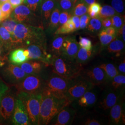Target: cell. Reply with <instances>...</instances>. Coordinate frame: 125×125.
I'll use <instances>...</instances> for the list:
<instances>
[{
    "label": "cell",
    "mask_w": 125,
    "mask_h": 125,
    "mask_svg": "<svg viewBox=\"0 0 125 125\" xmlns=\"http://www.w3.org/2000/svg\"><path fill=\"white\" fill-rule=\"evenodd\" d=\"M11 35L15 48H24L32 44L44 45L45 35L40 27L19 23Z\"/></svg>",
    "instance_id": "1"
},
{
    "label": "cell",
    "mask_w": 125,
    "mask_h": 125,
    "mask_svg": "<svg viewBox=\"0 0 125 125\" xmlns=\"http://www.w3.org/2000/svg\"><path fill=\"white\" fill-rule=\"evenodd\" d=\"M41 94L38 125H47L71 101L58 98L44 88Z\"/></svg>",
    "instance_id": "2"
},
{
    "label": "cell",
    "mask_w": 125,
    "mask_h": 125,
    "mask_svg": "<svg viewBox=\"0 0 125 125\" xmlns=\"http://www.w3.org/2000/svg\"><path fill=\"white\" fill-rule=\"evenodd\" d=\"M8 55L0 58V78L11 86L18 84L27 75L19 66L9 62Z\"/></svg>",
    "instance_id": "3"
},
{
    "label": "cell",
    "mask_w": 125,
    "mask_h": 125,
    "mask_svg": "<svg viewBox=\"0 0 125 125\" xmlns=\"http://www.w3.org/2000/svg\"><path fill=\"white\" fill-rule=\"evenodd\" d=\"M17 98L20 99L26 108L30 124L38 125L40 111L41 93L29 94L24 92H17Z\"/></svg>",
    "instance_id": "4"
},
{
    "label": "cell",
    "mask_w": 125,
    "mask_h": 125,
    "mask_svg": "<svg viewBox=\"0 0 125 125\" xmlns=\"http://www.w3.org/2000/svg\"><path fill=\"white\" fill-rule=\"evenodd\" d=\"M17 91L14 86H9L0 104V124H12V119L15 102L17 98Z\"/></svg>",
    "instance_id": "5"
},
{
    "label": "cell",
    "mask_w": 125,
    "mask_h": 125,
    "mask_svg": "<svg viewBox=\"0 0 125 125\" xmlns=\"http://www.w3.org/2000/svg\"><path fill=\"white\" fill-rule=\"evenodd\" d=\"M53 72L63 78L70 80L77 77L82 68L67 58H55L51 63Z\"/></svg>",
    "instance_id": "6"
},
{
    "label": "cell",
    "mask_w": 125,
    "mask_h": 125,
    "mask_svg": "<svg viewBox=\"0 0 125 125\" xmlns=\"http://www.w3.org/2000/svg\"><path fill=\"white\" fill-rule=\"evenodd\" d=\"M45 83L38 75H27L18 84L14 85L17 92H24L29 94L41 93Z\"/></svg>",
    "instance_id": "7"
},
{
    "label": "cell",
    "mask_w": 125,
    "mask_h": 125,
    "mask_svg": "<svg viewBox=\"0 0 125 125\" xmlns=\"http://www.w3.org/2000/svg\"><path fill=\"white\" fill-rule=\"evenodd\" d=\"M67 80L60 76H52L45 83L44 89L58 98L65 99H68L65 94L69 88Z\"/></svg>",
    "instance_id": "8"
},
{
    "label": "cell",
    "mask_w": 125,
    "mask_h": 125,
    "mask_svg": "<svg viewBox=\"0 0 125 125\" xmlns=\"http://www.w3.org/2000/svg\"><path fill=\"white\" fill-rule=\"evenodd\" d=\"M12 124L30 125V121L26 108L21 101L17 98L12 119Z\"/></svg>",
    "instance_id": "9"
},
{
    "label": "cell",
    "mask_w": 125,
    "mask_h": 125,
    "mask_svg": "<svg viewBox=\"0 0 125 125\" xmlns=\"http://www.w3.org/2000/svg\"><path fill=\"white\" fill-rule=\"evenodd\" d=\"M91 86L92 84L87 80L78 81L71 87L68 88L66 96L70 101L72 99L79 98Z\"/></svg>",
    "instance_id": "10"
},
{
    "label": "cell",
    "mask_w": 125,
    "mask_h": 125,
    "mask_svg": "<svg viewBox=\"0 0 125 125\" xmlns=\"http://www.w3.org/2000/svg\"><path fill=\"white\" fill-rule=\"evenodd\" d=\"M80 46L76 40L72 37L64 38L61 53L64 58L73 60L76 57Z\"/></svg>",
    "instance_id": "11"
},
{
    "label": "cell",
    "mask_w": 125,
    "mask_h": 125,
    "mask_svg": "<svg viewBox=\"0 0 125 125\" xmlns=\"http://www.w3.org/2000/svg\"><path fill=\"white\" fill-rule=\"evenodd\" d=\"M27 49L29 52V60H35L48 64L51 56L47 53L44 45L32 44L28 46Z\"/></svg>",
    "instance_id": "12"
},
{
    "label": "cell",
    "mask_w": 125,
    "mask_h": 125,
    "mask_svg": "<svg viewBox=\"0 0 125 125\" xmlns=\"http://www.w3.org/2000/svg\"><path fill=\"white\" fill-rule=\"evenodd\" d=\"M31 11L27 6L21 5L14 9L12 12V18L17 22L25 23L31 21Z\"/></svg>",
    "instance_id": "13"
},
{
    "label": "cell",
    "mask_w": 125,
    "mask_h": 125,
    "mask_svg": "<svg viewBox=\"0 0 125 125\" xmlns=\"http://www.w3.org/2000/svg\"><path fill=\"white\" fill-rule=\"evenodd\" d=\"M87 80L93 85H100L107 79V76L104 70L99 67H95L86 72Z\"/></svg>",
    "instance_id": "14"
},
{
    "label": "cell",
    "mask_w": 125,
    "mask_h": 125,
    "mask_svg": "<svg viewBox=\"0 0 125 125\" xmlns=\"http://www.w3.org/2000/svg\"><path fill=\"white\" fill-rule=\"evenodd\" d=\"M0 43L6 54L9 55L15 49L11 34L2 26L0 27Z\"/></svg>",
    "instance_id": "15"
},
{
    "label": "cell",
    "mask_w": 125,
    "mask_h": 125,
    "mask_svg": "<svg viewBox=\"0 0 125 125\" xmlns=\"http://www.w3.org/2000/svg\"><path fill=\"white\" fill-rule=\"evenodd\" d=\"M44 62L39 61H30L23 62L19 65L25 73L28 75H38L42 70Z\"/></svg>",
    "instance_id": "16"
},
{
    "label": "cell",
    "mask_w": 125,
    "mask_h": 125,
    "mask_svg": "<svg viewBox=\"0 0 125 125\" xmlns=\"http://www.w3.org/2000/svg\"><path fill=\"white\" fill-rule=\"evenodd\" d=\"M24 50V48H17L11 51L8 55L9 62L14 64L19 65L28 61V58L23 54Z\"/></svg>",
    "instance_id": "17"
},
{
    "label": "cell",
    "mask_w": 125,
    "mask_h": 125,
    "mask_svg": "<svg viewBox=\"0 0 125 125\" xmlns=\"http://www.w3.org/2000/svg\"><path fill=\"white\" fill-rule=\"evenodd\" d=\"M57 5L56 0H45L41 6V13L45 21L49 20L51 14Z\"/></svg>",
    "instance_id": "18"
},
{
    "label": "cell",
    "mask_w": 125,
    "mask_h": 125,
    "mask_svg": "<svg viewBox=\"0 0 125 125\" xmlns=\"http://www.w3.org/2000/svg\"><path fill=\"white\" fill-rule=\"evenodd\" d=\"M58 114L57 120L54 125H67L72 121V114L69 109H62Z\"/></svg>",
    "instance_id": "19"
},
{
    "label": "cell",
    "mask_w": 125,
    "mask_h": 125,
    "mask_svg": "<svg viewBox=\"0 0 125 125\" xmlns=\"http://www.w3.org/2000/svg\"><path fill=\"white\" fill-rule=\"evenodd\" d=\"M96 97L93 92L86 91L78 101V104L82 107H88L94 104L96 102Z\"/></svg>",
    "instance_id": "20"
},
{
    "label": "cell",
    "mask_w": 125,
    "mask_h": 125,
    "mask_svg": "<svg viewBox=\"0 0 125 125\" xmlns=\"http://www.w3.org/2000/svg\"><path fill=\"white\" fill-rule=\"evenodd\" d=\"M76 28L74 24L72 21V17L69 18L64 24L61 25L58 27L55 31V34H67L75 31Z\"/></svg>",
    "instance_id": "21"
},
{
    "label": "cell",
    "mask_w": 125,
    "mask_h": 125,
    "mask_svg": "<svg viewBox=\"0 0 125 125\" xmlns=\"http://www.w3.org/2000/svg\"><path fill=\"white\" fill-rule=\"evenodd\" d=\"M117 101V97L114 93H110L100 103L101 107L105 110L109 109L114 106Z\"/></svg>",
    "instance_id": "22"
},
{
    "label": "cell",
    "mask_w": 125,
    "mask_h": 125,
    "mask_svg": "<svg viewBox=\"0 0 125 125\" xmlns=\"http://www.w3.org/2000/svg\"><path fill=\"white\" fill-rule=\"evenodd\" d=\"M124 48V44L123 41L115 39L109 44L107 49L110 53L119 54Z\"/></svg>",
    "instance_id": "23"
},
{
    "label": "cell",
    "mask_w": 125,
    "mask_h": 125,
    "mask_svg": "<svg viewBox=\"0 0 125 125\" xmlns=\"http://www.w3.org/2000/svg\"><path fill=\"white\" fill-rule=\"evenodd\" d=\"M60 13V9L57 4L56 7L52 11L50 16L49 26L52 29L57 28L59 25V14Z\"/></svg>",
    "instance_id": "24"
},
{
    "label": "cell",
    "mask_w": 125,
    "mask_h": 125,
    "mask_svg": "<svg viewBox=\"0 0 125 125\" xmlns=\"http://www.w3.org/2000/svg\"><path fill=\"white\" fill-rule=\"evenodd\" d=\"M111 108L110 117L111 119L115 123L118 124L121 120L123 114L121 106L120 104H115Z\"/></svg>",
    "instance_id": "25"
},
{
    "label": "cell",
    "mask_w": 125,
    "mask_h": 125,
    "mask_svg": "<svg viewBox=\"0 0 125 125\" xmlns=\"http://www.w3.org/2000/svg\"><path fill=\"white\" fill-rule=\"evenodd\" d=\"M92 55V50H88L80 47L76 55V61L78 62L83 63L89 60Z\"/></svg>",
    "instance_id": "26"
},
{
    "label": "cell",
    "mask_w": 125,
    "mask_h": 125,
    "mask_svg": "<svg viewBox=\"0 0 125 125\" xmlns=\"http://www.w3.org/2000/svg\"><path fill=\"white\" fill-rule=\"evenodd\" d=\"M99 67L104 70L107 77L109 78H113L115 76L119 74V72L116 67L112 63H103Z\"/></svg>",
    "instance_id": "27"
},
{
    "label": "cell",
    "mask_w": 125,
    "mask_h": 125,
    "mask_svg": "<svg viewBox=\"0 0 125 125\" xmlns=\"http://www.w3.org/2000/svg\"><path fill=\"white\" fill-rule=\"evenodd\" d=\"M116 13L115 10L112 6L109 5H104L101 8L99 13L98 18L102 20L106 18H110L115 15Z\"/></svg>",
    "instance_id": "28"
},
{
    "label": "cell",
    "mask_w": 125,
    "mask_h": 125,
    "mask_svg": "<svg viewBox=\"0 0 125 125\" xmlns=\"http://www.w3.org/2000/svg\"><path fill=\"white\" fill-rule=\"evenodd\" d=\"M73 8V14L79 17L87 13L88 6L83 2L80 1Z\"/></svg>",
    "instance_id": "29"
},
{
    "label": "cell",
    "mask_w": 125,
    "mask_h": 125,
    "mask_svg": "<svg viewBox=\"0 0 125 125\" xmlns=\"http://www.w3.org/2000/svg\"><path fill=\"white\" fill-rule=\"evenodd\" d=\"M102 8L99 3L94 2L88 6L87 12L90 18H98L99 13Z\"/></svg>",
    "instance_id": "30"
},
{
    "label": "cell",
    "mask_w": 125,
    "mask_h": 125,
    "mask_svg": "<svg viewBox=\"0 0 125 125\" xmlns=\"http://www.w3.org/2000/svg\"><path fill=\"white\" fill-rule=\"evenodd\" d=\"M0 8L3 15V21L10 17L14 9L9 1L0 3Z\"/></svg>",
    "instance_id": "31"
},
{
    "label": "cell",
    "mask_w": 125,
    "mask_h": 125,
    "mask_svg": "<svg viewBox=\"0 0 125 125\" xmlns=\"http://www.w3.org/2000/svg\"><path fill=\"white\" fill-rule=\"evenodd\" d=\"M2 21V22L1 24V26L4 27L12 35L17 24V21H16L13 18H11L10 17Z\"/></svg>",
    "instance_id": "32"
},
{
    "label": "cell",
    "mask_w": 125,
    "mask_h": 125,
    "mask_svg": "<svg viewBox=\"0 0 125 125\" xmlns=\"http://www.w3.org/2000/svg\"><path fill=\"white\" fill-rule=\"evenodd\" d=\"M88 25V30L92 32L98 31L102 27V21L99 18H92L89 21Z\"/></svg>",
    "instance_id": "33"
},
{
    "label": "cell",
    "mask_w": 125,
    "mask_h": 125,
    "mask_svg": "<svg viewBox=\"0 0 125 125\" xmlns=\"http://www.w3.org/2000/svg\"><path fill=\"white\" fill-rule=\"evenodd\" d=\"M99 39L102 45L104 46H106L108 45L113 40L115 39V36L110 35L108 34L103 29L100 32L99 34Z\"/></svg>",
    "instance_id": "34"
},
{
    "label": "cell",
    "mask_w": 125,
    "mask_h": 125,
    "mask_svg": "<svg viewBox=\"0 0 125 125\" xmlns=\"http://www.w3.org/2000/svg\"><path fill=\"white\" fill-rule=\"evenodd\" d=\"M64 38L59 37L53 41L52 44V50L57 55L61 53V48Z\"/></svg>",
    "instance_id": "35"
},
{
    "label": "cell",
    "mask_w": 125,
    "mask_h": 125,
    "mask_svg": "<svg viewBox=\"0 0 125 125\" xmlns=\"http://www.w3.org/2000/svg\"><path fill=\"white\" fill-rule=\"evenodd\" d=\"M111 5L117 13L122 14L124 12V4L123 0H112Z\"/></svg>",
    "instance_id": "36"
},
{
    "label": "cell",
    "mask_w": 125,
    "mask_h": 125,
    "mask_svg": "<svg viewBox=\"0 0 125 125\" xmlns=\"http://www.w3.org/2000/svg\"><path fill=\"white\" fill-rule=\"evenodd\" d=\"M58 6L63 11L70 12L73 9L74 4L72 0H60Z\"/></svg>",
    "instance_id": "37"
},
{
    "label": "cell",
    "mask_w": 125,
    "mask_h": 125,
    "mask_svg": "<svg viewBox=\"0 0 125 125\" xmlns=\"http://www.w3.org/2000/svg\"><path fill=\"white\" fill-rule=\"evenodd\" d=\"M42 0H26L27 6L33 12H36L42 3Z\"/></svg>",
    "instance_id": "38"
},
{
    "label": "cell",
    "mask_w": 125,
    "mask_h": 125,
    "mask_svg": "<svg viewBox=\"0 0 125 125\" xmlns=\"http://www.w3.org/2000/svg\"><path fill=\"white\" fill-rule=\"evenodd\" d=\"M110 19L112 21V26L115 29H119L123 24V19L121 15L115 14L111 17Z\"/></svg>",
    "instance_id": "39"
},
{
    "label": "cell",
    "mask_w": 125,
    "mask_h": 125,
    "mask_svg": "<svg viewBox=\"0 0 125 125\" xmlns=\"http://www.w3.org/2000/svg\"><path fill=\"white\" fill-rule=\"evenodd\" d=\"M125 76L123 75H117L113 78L112 84L113 87L117 89L122 85L125 84Z\"/></svg>",
    "instance_id": "40"
},
{
    "label": "cell",
    "mask_w": 125,
    "mask_h": 125,
    "mask_svg": "<svg viewBox=\"0 0 125 125\" xmlns=\"http://www.w3.org/2000/svg\"><path fill=\"white\" fill-rule=\"evenodd\" d=\"M78 44L81 47L84 48L88 50H91L92 48L91 41L87 38L80 36L79 37V41Z\"/></svg>",
    "instance_id": "41"
},
{
    "label": "cell",
    "mask_w": 125,
    "mask_h": 125,
    "mask_svg": "<svg viewBox=\"0 0 125 125\" xmlns=\"http://www.w3.org/2000/svg\"><path fill=\"white\" fill-rule=\"evenodd\" d=\"M72 17V14L69 12L63 11L59 14V24L62 25L64 24L68 21V20Z\"/></svg>",
    "instance_id": "42"
},
{
    "label": "cell",
    "mask_w": 125,
    "mask_h": 125,
    "mask_svg": "<svg viewBox=\"0 0 125 125\" xmlns=\"http://www.w3.org/2000/svg\"><path fill=\"white\" fill-rule=\"evenodd\" d=\"M90 17L89 14H84L82 16H81L80 18V28L84 29L87 27L89 21Z\"/></svg>",
    "instance_id": "43"
},
{
    "label": "cell",
    "mask_w": 125,
    "mask_h": 125,
    "mask_svg": "<svg viewBox=\"0 0 125 125\" xmlns=\"http://www.w3.org/2000/svg\"><path fill=\"white\" fill-rule=\"evenodd\" d=\"M9 86L7 85L0 78V104L2 98L8 90L9 89Z\"/></svg>",
    "instance_id": "44"
},
{
    "label": "cell",
    "mask_w": 125,
    "mask_h": 125,
    "mask_svg": "<svg viewBox=\"0 0 125 125\" xmlns=\"http://www.w3.org/2000/svg\"><path fill=\"white\" fill-rule=\"evenodd\" d=\"M72 21L74 24L76 30L80 28V18L79 16L74 15L72 17Z\"/></svg>",
    "instance_id": "45"
},
{
    "label": "cell",
    "mask_w": 125,
    "mask_h": 125,
    "mask_svg": "<svg viewBox=\"0 0 125 125\" xmlns=\"http://www.w3.org/2000/svg\"><path fill=\"white\" fill-rule=\"evenodd\" d=\"M102 26L105 27L107 28L108 27L112 26V21L111 19L109 18H106L103 19L102 21Z\"/></svg>",
    "instance_id": "46"
},
{
    "label": "cell",
    "mask_w": 125,
    "mask_h": 125,
    "mask_svg": "<svg viewBox=\"0 0 125 125\" xmlns=\"http://www.w3.org/2000/svg\"><path fill=\"white\" fill-rule=\"evenodd\" d=\"M104 30H105V31H106V32L108 34H109L110 35H113V36L115 35L116 30L114 27H108L107 28H106V29Z\"/></svg>",
    "instance_id": "47"
},
{
    "label": "cell",
    "mask_w": 125,
    "mask_h": 125,
    "mask_svg": "<svg viewBox=\"0 0 125 125\" xmlns=\"http://www.w3.org/2000/svg\"><path fill=\"white\" fill-rule=\"evenodd\" d=\"M9 1L13 7V9L22 4L23 2L22 0H9Z\"/></svg>",
    "instance_id": "48"
},
{
    "label": "cell",
    "mask_w": 125,
    "mask_h": 125,
    "mask_svg": "<svg viewBox=\"0 0 125 125\" xmlns=\"http://www.w3.org/2000/svg\"><path fill=\"white\" fill-rule=\"evenodd\" d=\"M125 23L123 24L122 26L121 27V28L118 29V31L117 32V35H121L122 39L125 42Z\"/></svg>",
    "instance_id": "49"
},
{
    "label": "cell",
    "mask_w": 125,
    "mask_h": 125,
    "mask_svg": "<svg viewBox=\"0 0 125 125\" xmlns=\"http://www.w3.org/2000/svg\"><path fill=\"white\" fill-rule=\"evenodd\" d=\"M85 124L87 125H100L101 123L98 121H96L95 120L88 119L85 122Z\"/></svg>",
    "instance_id": "50"
},
{
    "label": "cell",
    "mask_w": 125,
    "mask_h": 125,
    "mask_svg": "<svg viewBox=\"0 0 125 125\" xmlns=\"http://www.w3.org/2000/svg\"><path fill=\"white\" fill-rule=\"evenodd\" d=\"M119 70L120 72L122 73H125V59L121 62L119 66Z\"/></svg>",
    "instance_id": "51"
},
{
    "label": "cell",
    "mask_w": 125,
    "mask_h": 125,
    "mask_svg": "<svg viewBox=\"0 0 125 125\" xmlns=\"http://www.w3.org/2000/svg\"><path fill=\"white\" fill-rule=\"evenodd\" d=\"M98 0H80V1L83 2L88 6L91 4L93 3H94V2H97Z\"/></svg>",
    "instance_id": "52"
},
{
    "label": "cell",
    "mask_w": 125,
    "mask_h": 125,
    "mask_svg": "<svg viewBox=\"0 0 125 125\" xmlns=\"http://www.w3.org/2000/svg\"><path fill=\"white\" fill-rule=\"evenodd\" d=\"M6 55H8L5 53L4 51V50L3 49L2 45H1L0 43V58L4 57V56H6Z\"/></svg>",
    "instance_id": "53"
},
{
    "label": "cell",
    "mask_w": 125,
    "mask_h": 125,
    "mask_svg": "<svg viewBox=\"0 0 125 125\" xmlns=\"http://www.w3.org/2000/svg\"><path fill=\"white\" fill-rule=\"evenodd\" d=\"M23 54L25 56H26V57H27V58H28V56H29V52L28 51V50L26 49L24 50V51H23Z\"/></svg>",
    "instance_id": "54"
},
{
    "label": "cell",
    "mask_w": 125,
    "mask_h": 125,
    "mask_svg": "<svg viewBox=\"0 0 125 125\" xmlns=\"http://www.w3.org/2000/svg\"><path fill=\"white\" fill-rule=\"evenodd\" d=\"M0 19L1 21H3V15H2V13L1 10L0 9Z\"/></svg>",
    "instance_id": "55"
},
{
    "label": "cell",
    "mask_w": 125,
    "mask_h": 125,
    "mask_svg": "<svg viewBox=\"0 0 125 125\" xmlns=\"http://www.w3.org/2000/svg\"><path fill=\"white\" fill-rule=\"evenodd\" d=\"M9 0H0V4L5 2H6V1H8Z\"/></svg>",
    "instance_id": "56"
},
{
    "label": "cell",
    "mask_w": 125,
    "mask_h": 125,
    "mask_svg": "<svg viewBox=\"0 0 125 125\" xmlns=\"http://www.w3.org/2000/svg\"><path fill=\"white\" fill-rule=\"evenodd\" d=\"M72 1L73 2V4H74V6H75V5L76 4V3L77 2V0H72Z\"/></svg>",
    "instance_id": "57"
},
{
    "label": "cell",
    "mask_w": 125,
    "mask_h": 125,
    "mask_svg": "<svg viewBox=\"0 0 125 125\" xmlns=\"http://www.w3.org/2000/svg\"><path fill=\"white\" fill-rule=\"evenodd\" d=\"M1 20H0V23L1 22Z\"/></svg>",
    "instance_id": "58"
},
{
    "label": "cell",
    "mask_w": 125,
    "mask_h": 125,
    "mask_svg": "<svg viewBox=\"0 0 125 125\" xmlns=\"http://www.w3.org/2000/svg\"><path fill=\"white\" fill-rule=\"evenodd\" d=\"M44 0H42V1H44Z\"/></svg>",
    "instance_id": "59"
},
{
    "label": "cell",
    "mask_w": 125,
    "mask_h": 125,
    "mask_svg": "<svg viewBox=\"0 0 125 125\" xmlns=\"http://www.w3.org/2000/svg\"><path fill=\"white\" fill-rule=\"evenodd\" d=\"M23 1H24V0H22Z\"/></svg>",
    "instance_id": "60"
}]
</instances>
